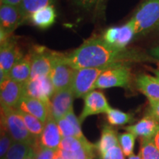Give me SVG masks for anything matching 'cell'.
Here are the masks:
<instances>
[{
  "mask_svg": "<svg viewBox=\"0 0 159 159\" xmlns=\"http://www.w3.org/2000/svg\"><path fill=\"white\" fill-rule=\"evenodd\" d=\"M147 55L135 49H119L111 47L101 37L91 38L69 54H61L63 62L74 69L98 68L119 63L150 60Z\"/></svg>",
  "mask_w": 159,
  "mask_h": 159,
  "instance_id": "obj_1",
  "label": "cell"
},
{
  "mask_svg": "<svg viewBox=\"0 0 159 159\" xmlns=\"http://www.w3.org/2000/svg\"><path fill=\"white\" fill-rule=\"evenodd\" d=\"M136 35L145 34L159 25V0H144L130 19Z\"/></svg>",
  "mask_w": 159,
  "mask_h": 159,
  "instance_id": "obj_2",
  "label": "cell"
},
{
  "mask_svg": "<svg viewBox=\"0 0 159 159\" xmlns=\"http://www.w3.org/2000/svg\"><path fill=\"white\" fill-rule=\"evenodd\" d=\"M1 125L7 128L14 142L36 144L38 140L30 134L23 119L15 108L1 105Z\"/></svg>",
  "mask_w": 159,
  "mask_h": 159,
  "instance_id": "obj_3",
  "label": "cell"
},
{
  "mask_svg": "<svg viewBox=\"0 0 159 159\" xmlns=\"http://www.w3.org/2000/svg\"><path fill=\"white\" fill-rule=\"evenodd\" d=\"M130 63H119L103 71L95 84V89H106L120 87L128 89L131 81Z\"/></svg>",
  "mask_w": 159,
  "mask_h": 159,
  "instance_id": "obj_4",
  "label": "cell"
},
{
  "mask_svg": "<svg viewBox=\"0 0 159 159\" xmlns=\"http://www.w3.org/2000/svg\"><path fill=\"white\" fill-rule=\"evenodd\" d=\"M113 66L75 69L71 86L75 97L84 98L89 93L94 91L95 84L100 75Z\"/></svg>",
  "mask_w": 159,
  "mask_h": 159,
  "instance_id": "obj_5",
  "label": "cell"
},
{
  "mask_svg": "<svg viewBox=\"0 0 159 159\" xmlns=\"http://www.w3.org/2000/svg\"><path fill=\"white\" fill-rule=\"evenodd\" d=\"M134 23L130 19L122 26L109 27L102 33V39L107 44L119 49L127 48L136 36Z\"/></svg>",
  "mask_w": 159,
  "mask_h": 159,
  "instance_id": "obj_6",
  "label": "cell"
},
{
  "mask_svg": "<svg viewBox=\"0 0 159 159\" xmlns=\"http://www.w3.org/2000/svg\"><path fill=\"white\" fill-rule=\"evenodd\" d=\"M30 78L49 76L58 52H52L44 47H35L31 52Z\"/></svg>",
  "mask_w": 159,
  "mask_h": 159,
  "instance_id": "obj_7",
  "label": "cell"
},
{
  "mask_svg": "<svg viewBox=\"0 0 159 159\" xmlns=\"http://www.w3.org/2000/svg\"><path fill=\"white\" fill-rule=\"evenodd\" d=\"M24 20L19 7L1 4L0 7V34L1 43L6 41Z\"/></svg>",
  "mask_w": 159,
  "mask_h": 159,
  "instance_id": "obj_8",
  "label": "cell"
},
{
  "mask_svg": "<svg viewBox=\"0 0 159 159\" xmlns=\"http://www.w3.org/2000/svg\"><path fill=\"white\" fill-rule=\"evenodd\" d=\"M55 92V88L49 76L30 79L24 83V96L39 99L49 105Z\"/></svg>",
  "mask_w": 159,
  "mask_h": 159,
  "instance_id": "obj_9",
  "label": "cell"
},
{
  "mask_svg": "<svg viewBox=\"0 0 159 159\" xmlns=\"http://www.w3.org/2000/svg\"><path fill=\"white\" fill-rule=\"evenodd\" d=\"M75 71V69L63 62L61 54L58 53L49 75L55 91L71 88Z\"/></svg>",
  "mask_w": 159,
  "mask_h": 159,
  "instance_id": "obj_10",
  "label": "cell"
},
{
  "mask_svg": "<svg viewBox=\"0 0 159 159\" xmlns=\"http://www.w3.org/2000/svg\"><path fill=\"white\" fill-rule=\"evenodd\" d=\"M74 97L71 88L55 91L50 99L49 116L56 122L65 117L69 111L73 110Z\"/></svg>",
  "mask_w": 159,
  "mask_h": 159,
  "instance_id": "obj_11",
  "label": "cell"
},
{
  "mask_svg": "<svg viewBox=\"0 0 159 159\" xmlns=\"http://www.w3.org/2000/svg\"><path fill=\"white\" fill-rule=\"evenodd\" d=\"M84 106L80 115L79 120L82 123L87 117L100 114H108L111 108L103 93L92 91L84 98Z\"/></svg>",
  "mask_w": 159,
  "mask_h": 159,
  "instance_id": "obj_12",
  "label": "cell"
},
{
  "mask_svg": "<svg viewBox=\"0 0 159 159\" xmlns=\"http://www.w3.org/2000/svg\"><path fill=\"white\" fill-rule=\"evenodd\" d=\"M25 56L16 41L10 36L6 41L1 43L0 48V69L8 75L12 67L19 60Z\"/></svg>",
  "mask_w": 159,
  "mask_h": 159,
  "instance_id": "obj_13",
  "label": "cell"
},
{
  "mask_svg": "<svg viewBox=\"0 0 159 159\" xmlns=\"http://www.w3.org/2000/svg\"><path fill=\"white\" fill-rule=\"evenodd\" d=\"M23 96L24 83L16 82L9 77L0 83L1 105L16 108Z\"/></svg>",
  "mask_w": 159,
  "mask_h": 159,
  "instance_id": "obj_14",
  "label": "cell"
},
{
  "mask_svg": "<svg viewBox=\"0 0 159 159\" xmlns=\"http://www.w3.org/2000/svg\"><path fill=\"white\" fill-rule=\"evenodd\" d=\"M17 110L28 113L45 124L49 116V105L33 97L23 96L16 107Z\"/></svg>",
  "mask_w": 159,
  "mask_h": 159,
  "instance_id": "obj_15",
  "label": "cell"
},
{
  "mask_svg": "<svg viewBox=\"0 0 159 159\" xmlns=\"http://www.w3.org/2000/svg\"><path fill=\"white\" fill-rule=\"evenodd\" d=\"M125 130L132 133L136 137L153 139L159 130V122L149 113L136 124L125 127Z\"/></svg>",
  "mask_w": 159,
  "mask_h": 159,
  "instance_id": "obj_16",
  "label": "cell"
},
{
  "mask_svg": "<svg viewBox=\"0 0 159 159\" xmlns=\"http://www.w3.org/2000/svg\"><path fill=\"white\" fill-rule=\"evenodd\" d=\"M62 136L57 122L52 117L49 116L44 124L43 132L39 139V144L44 148L57 150L59 148Z\"/></svg>",
  "mask_w": 159,
  "mask_h": 159,
  "instance_id": "obj_17",
  "label": "cell"
},
{
  "mask_svg": "<svg viewBox=\"0 0 159 159\" xmlns=\"http://www.w3.org/2000/svg\"><path fill=\"white\" fill-rule=\"evenodd\" d=\"M137 89L148 99L159 100V80L157 77L147 74H140L136 77Z\"/></svg>",
  "mask_w": 159,
  "mask_h": 159,
  "instance_id": "obj_18",
  "label": "cell"
},
{
  "mask_svg": "<svg viewBox=\"0 0 159 159\" xmlns=\"http://www.w3.org/2000/svg\"><path fill=\"white\" fill-rule=\"evenodd\" d=\"M31 75V55H25L12 67L7 77L16 82L25 83L30 78Z\"/></svg>",
  "mask_w": 159,
  "mask_h": 159,
  "instance_id": "obj_19",
  "label": "cell"
},
{
  "mask_svg": "<svg viewBox=\"0 0 159 159\" xmlns=\"http://www.w3.org/2000/svg\"><path fill=\"white\" fill-rule=\"evenodd\" d=\"M118 135L116 130L108 125L102 127L101 137L96 144L97 150L100 157L103 156L106 152L119 144Z\"/></svg>",
  "mask_w": 159,
  "mask_h": 159,
  "instance_id": "obj_20",
  "label": "cell"
},
{
  "mask_svg": "<svg viewBox=\"0 0 159 159\" xmlns=\"http://www.w3.org/2000/svg\"><path fill=\"white\" fill-rule=\"evenodd\" d=\"M56 12L53 5H49L37 11L30 16L29 20L41 29H47L54 24Z\"/></svg>",
  "mask_w": 159,
  "mask_h": 159,
  "instance_id": "obj_21",
  "label": "cell"
},
{
  "mask_svg": "<svg viewBox=\"0 0 159 159\" xmlns=\"http://www.w3.org/2000/svg\"><path fill=\"white\" fill-rule=\"evenodd\" d=\"M54 0H22L19 6L24 21L29 20L30 16L39 10L53 5Z\"/></svg>",
  "mask_w": 159,
  "mask_h": 159,
  "instance_id": "obj_22",
  "label": "cell"
},
{
  "mask_svg": "<svg viewBox=\"0 0 159 159\" xmlns=\"http://www.w3.org/2000/svg\"><path fill=\"white\" fill-rule=\"evenodd\" d=\"M16 110L23 119L26 127H27L29 132L30 133V134L34 137V139L39 140L43 132L44 124L40 119L33 116V115L28 114V113L24 112L22 111L17 110V109H16Z\"/></svg>",
  "mask_w": 159,
  "mask_h": 159,
  "instance_id": "obj_23",
  "label": "cell"
},
{
  "mask_svg": "<svg viewBox=\"0 0 159 159\" xmlns=\"http://www.w3.org/2000/svg\"><path fill=\"white\" fill-rule=\"evenodd\" d=\"M34 146L35 145L27 142H13L2 159H25Z\"/></svg>",
  "mask_w": 159,
  "mask_h": 159,
  "instance_id": "obj_24",
  "label": "cell"
},
{
  "mask_svg": "<svg viewBox=\"0 0 159 159\" xmlns=\"http://www.w3.org/2000/svg\"><path fill=\"white\" fill-rule=\"evenodd\" d=\"M139 155L142 159H159V149L153 139L142 138Z\"/></svg>",
  "mask_w": 159,
  "mask_h": 159,
  "instance_id": "obj_25",
  "label": "cell"
},
{
  "mask_svg": "<svg viewBox=\"0 0 159 159\" xmlns=\"http://www.w3.org/2000/svg\"><path fill=\"white\" fill-rule=\"evenodd\" d=\"M107 119L109 124L114 126H121L134 121V116L131 114L125 113L122 111L112 108L107 114Z\"/></svg>",
  "mask_w": 159,
  "mask_h": 159,
  "instance_id": "obj_26",
  "label": "cell"
},
{
  "mask_svg": "<svg viewBox=\"0 0 159 159\" xmlns=\"http://www.w3.org/2000/svg\"><path fill=\"white\" fill-rule=\"evenodd\" d=\"M90 144L91 143L88 140L83 141L75 136L62 137V139H61L59 145V148L71 152H75L80 150L85 145Z\"/></svg>",
  "mask_w": 159,
  "mask_h": 159,
  "instance_id": "obj_27",
  "label": "cell"
},
{
  "mask_svg": "<svg viewBox=\"0 0 159 159\" xmlns=\"http://www.w3.org/2000/svg\"><path fill=\"white\" fill-rule=\"evenodd\" d=\"M119 144L125 156H130L134 154L136 136L132 133H122L118 135Z\"/></svg>",
  "mask_w": 159,
  "mask_h": 159,
  "instance_id": "obj_28",
  "label": "cell"
},
{
  "mask_svg": "<svg viewBox=\"0 0 159 159\" xmlns=\"http://www.w3.org/2000/svg\"><path fill=\"white\" fill-rule=\"evenodd\" d=\"M13 142L14 141L7 131V128L4 125H1V136H0V158L1 159L5 156Z\"/></svg>",
  "mask_w": 159,
  "mask_h": 159,
  "instance_id": "obj_29",
  "label": "cell"
},
{
  "mask_svg": "<svg viewBox=\"0 0 159 159\" xmlns=\"http://www.w3.org/2000/svg\"><path fill=\"white\" fill-rule=\"evenodd\" d=\"M57 126H58L60 133L62 137L75 136V129L73 125L66 117L60 119L57 121Z\"/></svg>",
  "mask_w": 159,
  "mask_h": 159,
  "instance_id": "obj_30",
  "label": "cell"
},
{
  "mask_svg": "<svg viewBox=\"0 0 159 159\" xmlns=\"http://www.w3.org/2000/svg\"><path fill=\"white\" fill-rule=\"evenodd\" d=\"M94 149L96 146L91 143L90 144L85 145L80 150L73 152V159H93L95 158Z\"/></svg>",
  "mask_w": 159,
  "mask_h": 159,
  "instance_id": "obj_31",
  "label": "cell"
},
{
  "mask_svg": "<svg viewBox=\"0 0 159 159\" xmlns=\"http://www.w3.org/2000/svg\"><path fill=\"white\" fill-rule=\"evenodd\" d=\"M67 119L70 121V122L72 124L73 128L75 129V137L78 138L83 141L87 140L86 138L83 136V134L82 132V129H81V123L80 122L79 118H77L76 115L75 114L74 111L71 110V111L66 115V116Z\"/></svg>",
  "mask_w": 159,
  "mask_h": 159,
  "instance_id": "obj_32",
  "label": "cell"
},
{
  "mask_svg": "<svg viewBox=\"0 0 159 159\" xmlns=\"http://www.w3.org/2000/svg\"><path fill=\"white\" fill-rule=\"evenodd\" d=\"M34 148L36 152V159H54L57 153V150L44 148L41 145H39V148L35 145Z\"/></svg>",
  "mask_w": 159,
  "mask_h": 159,
  "instance_id": "obj_33",
  "label": "cell"
},
{
  "mask_svg": "<svg viewBox=\"0 0 159 159\" xmlns=\"http://www.w3.org/2000/svg\"><path fill=\"white\" fill-rule=\"evenodd\" d=\"M125 155L123 153L119 144L116 146L110 149L106 152L103 156L101 157L102 159H125Z\"/></svg>",
  "mask_w": 159,
  "mask_h": 159,
  "instance_id": "obj_34",
  "label": "cell"
},
{
  "mask_svg": "<svg viewBox=\"0 0 159 159\" xmlns=\"http://www.w3.org/2000/svg\"><path fill=\"white\" fill-rule=\"evenodd\" d=\"M74 2L80 7L85 10H91L98 5L101 0H73Z\"/></svg>",
  "mask_w": 159,
  "mask_h": 159,
  "instance_id": "obj_35",
  "label": "cell"
},
{
  "mask_svg": "<svg viewBox=\"0 0 159 159\" xmlns=\"http://www.w3.org/2000/svg\"><path fill=\"white\" fill-rule=\"evenodd\" d=\"M150 104V114H151L159 122V100L148 99Z\"/></svg>",
  "mask_w": 159,
  "mask_h": 159,
  "instance_id": "obj_36",
  "label": "cell"
},
{
  "mask_svg": "<svg viewBox=\"0 0 159 159\" xmlns=\"http://www.w3.org/2000/svg\"><path fill=\"white\" fill-rule=\"evenodd\" d=\"M57 154L64 159H73V152L62 150V149H57Z\"/></svg>",
  "mask_w": 159,
  "mask_h": 159,
  "instance_id": "obj_37",
  "label": "cell"
},
{
  "mask_svg": "<svg viewBox=\"0 0 159 159\" xmlns=\"http://www.w3.org/2000/svg\"><path fill=\"white\" fill-rule=\"evenodd\" d=\"M149 54L152 58L159 61V46L150 49V50L149 51Z\"/></svg>",
  "mask_w": 159,
  "mask_h": 159,
  "instance_id": "obj_38",
  "label": "cell"
},
{
  "mask_svg": "<svg viewBox=\"0 0 159 159\" xmlns=\"http://www.w3.org/2000/svg\"><path fill=\"white\" fill-rule=\"evenodd\" d=\"M22 0H1V4H7L19 7Z\"/></svg>",
  "mask_w": 159,
  "mask_h": 159,
  "instance_id": "obj_39",
  "label": "cell"
},
{
  "mask_svg": "<svg viewBox=\"0 0 159 159\" xmlns=\"http://www.w3.org/2000/svg\"><path fill=\"white\" fill-rule=\"evenodd\" d=\"M25 159H36V152H35L34 148H33V150H31V152Z\"/></svg>",
  "mask_w": 159,
  "mask_h": 159,
  "instance_id": "obj_40",
  "label": "cell"
},
{
  "mask_svg": "<svg viewBox=\"0 0 159 159\" xmlns=\"http://www.w3.org/2000/svg\"><path fill=\"white\" fill-rule=\"evenodd\" d=\"M154 142L156 143L157 148L159 149V130H158V132H157V134H156V136H154Z\"/></svg>",
  "mask_w": 159,
  "mask_h": 159,
  "instance_id": "obj_41",
  "label": "cell"
},
{
  "mask_svg": "<svg viewBox=\"0 0 159 159\" xmlns=\"http://www.w3.org/2000/svg\"><path fill=\"white\" fill-rule=\"evenodd\" d=\"M128 159H142V158H141L140 155H138V156H136V155L133 154L131 155L130 156L128 157Z\"/></svg>",
  "mask_w": 159,
  "mask_h": 159,
  "instance_id": "obj_42",
  "label": "cell"
},
{
  "mask_svg": "<svg viewBox=\"0 0 159 159\" xmlns=\"http://www.w3.org/2000/svg\"><path fill=\"white\" fill-rule=\"evenodd\" d=\"M153 72L156 75V77L159 80V69H153Z\"/></svg>",
  "mask_w": 159,
  "mask_h": 159,
  "instance_id": "obj_43",
  "label": "cell"
},
{
  "mask_svg": "<svg viewBox=\"0 0 159 159\" xmlns=\"http://www.w3.org/2000/svg\"><path fill=\"white\" fill-rule=\"evenodd\" d=\"M54 159H64V158H63L62 157H61L60 156H58V155H57V154L56 153V156H55Z\"/></svg>",
  "mask_w": 159,
  "mask_h": 159,
  "instance_id": "obj_44",
  "label": "cell"
},
{
  "mask_svg": "<svg viewBox=\"0 0 159 159\" xmlns=\"http://www.w3.org/2000/svg\"><path fill=\"white\" fill-rule=\"evenodd\" d=\"M93 159H102V158L99 156V157H95V158H94Z\"/></svg>",
  "mask_w": 159,
  "mask_h": 159,
  "instance_id": "obj_45",
  "label": "cell"
},
{
  "mask_svg": "<svg viewBox=\"0 0 159 159\" xmlns=\"http://www.w3.org/2000/svg\"><path fill=\"white\" fill-rule=\"evenodd\" d=\"M156 30H158V31H159V25H158V27H156Z\"/></svg>",
  "mask_w": 159,
  "mask_h": 159,
  "instance_id": "obj_46",
  "label": "cell"
},
{
  "mask_svg": "<svg viewBox=\"0 0 159 159\" xmlns=\"http://www.w3.org/2000/svg\"><path fill=\"white\" fill-rule=\"evenodd\" d=\"M103 1V0H101V2H102Z\"/></svg>",
  "mask_w": 159,
  "mask_h": 159,
  "instance_id": "obj_47",
  "label": "cell"
}]
</instances>
